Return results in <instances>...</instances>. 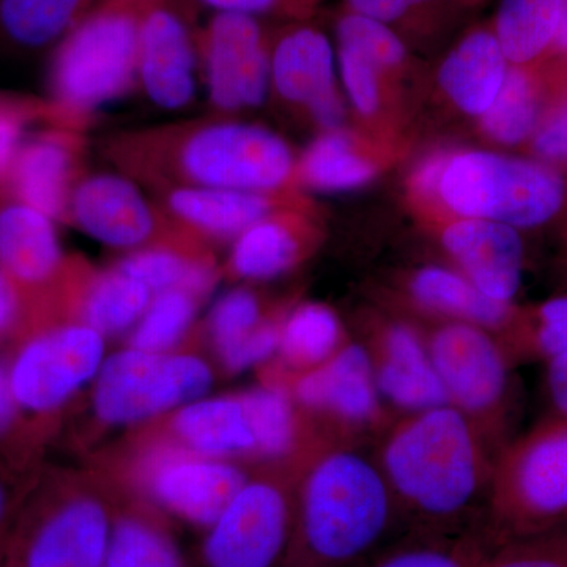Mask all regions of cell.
<instances>
[{"instance_id": "cell-23", "label": "cell", "mask_w": 567, "mask_h": 567, "mask_svg": "<svg viewBox=\"0 0 567 567\" xmlns=\"http://www.w3.org/2000/svg\"><path fill=\"white\" fill-rule=\"evenodd\" d=\"M178 445L203 456L233 461L257 457L256 436L244 394L204 395L175 410Z\"/></svg>"}, {"instance_id": "cell-32", "label": "cell", "mask_w": 567, "mask_h": 567, "mask_svg": "<svg viewBox=\"0 0 567 567\" xmlns=\"http://www.w3.org/2000/svg\"><path fill=\"white\" fill-rule=\"evenodd\" d=\"M104 567H186L169 528L144 509L115 514Z\"/></svg>"}, {"instance_id": "cell-20", "label": "cell", "mask_w": 567, "mask_h": 567, "mask_svg": "<svg viewBox=\"0 0 567 567\" xmlns=\"http://www.w3.org/2000/svg\"><path fill=\"white\" fill-rule=\"evenodd\" d=\"M440 238L458 271L481 292L513 305L524 275V244L517 229L486 219L457 218Z\"/></svg>"}, {"instance_id": "cell-17", "label": "cell", "mask_w": 567, "mask_h": 567, "mask_svg": "<svg viewBox=\"0 0 567 567\" xmlns=\"http://www.w3.org/2000/svg\"><path fill=\"white\" fill-rule=\"evenodd\" d=\"M289 391L297 405L339 429L342 440L354 442L358 435L383 427L385 413L371 358L358 342H346L330 360L298 374Z\"/></svg>"}, {"instance_id": "cell-15", "label": "cell", "mask_w": 567, "mask_h": 567, "mask_svg": "<svg viewBox=\"0 0 567 567\" xmlns=\"http://www.w3.org/2000/svg\"><path fill=\"white\" fill-rule=\"evenodd\" d=\"M70 226L93 240L132 252L155 244L175 229L141 185L121 173L85 174L71 196Z\"/></svg>"}, {"instance_id": "cell-50", "label": "cell", "mask_w": 567, "mask_h": 567, "mask_svg": "<svg viewBox=\"0 0 567 567\" xmlns=\"http://www.w3.org/2000/svg\"><path fill=\"white\" fill-rule=\"evenodd\" d=\"M551 51L557 54H567V0H563L561 21H559L557 39L554 41Z\"/></svg>"}, {"instance_id": "cell-7", "label": "cell", "mask_w": 567, "mask_h": 567, "mask_svg": "<svg viewBox=\"0 0 567 567\" xmlns=\"http://www.w3.org/2000/svg\"><path fill=\"white\" fill-rule=\"evenodd\" d=\"M447 404L456 406L498 453L516 406L513 361L491 331L445 322L424 336Z\"/></svg>"}, {"instance_id": "cell-40", "label": "cell", "mask_w": 567, "mask_h": 567, "mask_svg": "<svg viewBox=\"0 0 567 567\" xmlns=\"http://www.w3.org/2000/svg\"><path fill=\"white\" fill-rule=\"evenodd\" d=\"M483 567H567V524L499 544Z\"/></svg>"}, {"instance_id": "cell-36", "label": "cell", "mask_w": 567, "mask_h": 567, "mask_svg": "<svg viewBox=\"0 0 567 567\" xmlns=\"http://www.w3.org/2000/svg\"><path fill=\"white\" fill-rule=\"evenodd\" d=\"M259 297L248 289L224 293L208 316V333L227 371H240L244 354L267 322Z\"/></svg>"}, {"instance_id": "cell-1", "label": "cell", "mask_w": 567, "mask_h": 567, "mask_svg": "<svg viewBox=\"0 0 567 567\" xmlns=\"http://www.w3.org/2000/svg\"><path fill=\"white\" fill-rule=\"evenodd\" d=\"M495 456L476 425L445 404L405 413L374 457L409 533L457 535L480 527Z\"/></svg>"}, {"instance_id": "cell-37", "label": "cell", "mask_w": 567, "mask_h": 567, "mask_svg": "<svg viewBox=\"0 0 567 567\" xmlns=\"http://www.w3.org/2000/svg\"><path fill=\"white\" fill-rule=\"evenodd\" d=\"M507 357L517 361H546L567 352V297L551 298L529 311H516L498 336Z\"/></svg>"}, {"instance_id": "cell-18", "label": "cell", "mask_w": 567, "mask_h": 567, "mask_svg": "<svg viewBox=\"0 0 567 567\" xmlns=\"http://www.w3.org/2000/svg\"><path fill=\"white\" fill-rule=\"evenodd\" d=\"M270 89L324 132L341 130L344 103L336 85L334 51L319 29L290 25L271 39Z\"/></svg>"}, {"instance_id": "cell-43", "label": "cell", "mask_w": 567, "mask_h": 567, "mask_svg": "<svg viewBox=\"0 0 567 567\" xmlns=\"http://www.w3.org/2000/svg\"><path fill=\"white\" fill-rule=\"evenodd\" d=\"M533 151L544 162L567 163V103L537 125Z\"/></svg>"}, {"instance_id": "cell-47", "label": "cell", "mask_w": 567, "mask_h": 567, "mask_svg": "<svg viewBox=\"0 0 567 567\" xmlns=\"http://www.w3.org/2000/svg\"><path fill=\"white\" fill-rule=\"evenodd\" d=\"M28 492H31V488L21 483H13L7 470L0 465V535L17 520L21 507L28 499Z\"/></svg>"}, {"instance_id": "cell-52", "label": "cell", "mask_w": 567, "mask_h": 567, "mask_svg": "<svg viewBox=\"0 0 567 567\" xmlns=\"http://www.w3.org/2000/svg\"><path fill=\"white\" fill-rule=\"evenodd\" d=\"M3 567H20L18 563L14 561L13 555H11L10 546H9V555H7L6 563H3Z\"/></svg>"}, {"instance_id": "cell-4", "label": "cell", "mask_w": 567, "mask_h": 567, "mask_svg": "<svg viewBox=\"0 0 567 567\" xmlns=\"http://www.w3.org/2000/svg\"><path fill=\"white\" fill-rule=\"evenodd\" d=\"M567 524V417L551 415L499 447L481 532L492 548Z\"/></svg>"}, {"instance_id": "cell-42", "label": "cell", "mask_w": 567, "mask_h": 567, "mask_svg": "<svg viewBox=\"0 0 567 567\" xmlns=\"http://www.w3.org/2000/svg\"><path fill=\"white\" fill-rule=\"evenodd\" d=\"M41 298L33 297L0 268V342L21 339L41 323Z\"/></svg>"}, {"instance_id": "cell-44", "label": "cell", "mask_w": 567, "mask_h": 567, "mask_svg": "<svg viewBox=\"0 0 567 567\" xmlns=\"http://www.w3.org/2000/svg\"><path fill=\"white\" fill-rule=\"evenodd\" d=\"M215 11L226 13L249 14V17H264V14H284V17L303 18L311 10L315 0H196Z\"/></svg>"}, {"instance_id": "cell-39", "label": "cell", "mask_w": 567, "mask_h": 567, "mask_svg": "<svg viewBox=\"0 0 567 567\" xmlns=\"http://www.w3.org/2000/svg\"><path fill=\"white\" fill-rule=\"evenodd\" d=\"M336 35H338L339 47L360 52L382 73L404 65L406 59L404 41L383 22L350 11L339 18Z\"/></svg>"}, {"instance_id": "cell-24", "label": "cell", "mask_w": 567, "mask_h": 567, "mask_svg": "<svg viewBox=\"0 0 567 567\" xmlns=\"http://www.w3.org/2000/svg\"><path fill=\"white\" fill-rule=\"evenodd\" d=\"M203 245V240L175 224L173 233L155 244L126 252L115 267L144 284L153 295L185 290L200 300L218 279Z\"/></svg>"}, {"instance_id": "cell-21", "label": "cell", "mask_w": 567, "mask_h": 567, "mask_svg": "<svg viewBox=\"0 0 567 567\" xmlns=\"http://www.w3.org/2000/svg\"><path fill=\"white\" fill-rule=\"evenodd\" d=\"M155 203L171 221L199 240H235L265 216L289 207L286 193L227 188H169Z\"/></svg>"}, {"instance_id": "cell-3", "label": "cell", "mask_w": 567, "mask_h": 567, "mask_svg": "<svg viewBox=\"0 0 567 567\" xmlns=\"http://www.w3.org/2000/svg\"><path fill=\"white\" fill-rule=\"evenodd\" d=\"M402 525L374 456L354 442L323 443L298 476L292 547L284 567H361Z\"/></svg>"}, {"instance_id": "cell-25", "label": "cell", "mask_w": 567, "mask_h": 567, "mask_svg": "<svg viewBox=\"0 0 567 567\" xmlns=\"http://www.w3.org/2000/svg\"><path fill=\"white\" fill-rule=\"evenodd\" d=\"M312 238L305 218L289 207L279 208L235 238L230 274L246 281L278 278L303 259Z\"/></svg>"}, {"instance_id": "cell-2", "label": "cell", "mask_w": 567, "mask_h": 567, "mask_svg": "<svg viewBox=\"0 0 567 567\" xmlns=\"http://www.w3.org/2000/svg\"><path fill=\"white\" fill-rule=\"evenodd\" d=\"M103 153L118 173L153 193L227 188L286 193L297 159L279 134L226 117L164 123L107 137Z\"/></svg>"}, {"instance_id": "cell-13", "label": "cell", "mask_w": 567, "mask_h": 567, "mask_svg": "<svg viewBox=\"0 0 567 567\" xmlns=\"http://www.w3.org/2000/svg\"><path fill=\"white\" fill-rule=\"evenodd\" d=\"M193 2L145 0L142 11L137 84L164 110H182L196 95L200 25Z\"/></svg>"}, {"instance_id": "cell-34", "label": "cell", "mask_w": 567, "mask_h": 567, "mask_svg": "<svg viewBox=\"0 0 567 567\" xmlns=\"http://www.w3.org/2000/svg\"><path fill=\"white\" fill-rule=\"evenodd\" d=\"M241 394L251 416L257 457L271 462L292 458L300 450L301 427L289 388L265 383Z\"/></svg>"}, {"instance_id": "cell-48", "label": "cell", "mask_w": 567, "mask_h": 567, "mask_svg": "<svg viewBox=\"0 0 567 567\" xmlns=\"http://www.w3.org/2000/svg\"><path fill=\"white\" fill-rule=\"evenodd\" d=\"M451 153H434L416 167L412 186L417 196L429 197V199L439 197L440 182H442L443 171H445Z\"/></svg>"}, {"instance_id": "cell-6", "label": "cell", "mask_w": 567, "mask_h": 567, "mask_svg": "<svg viewBox=\"0 0 567 567\" xmlns=\"http://www.w3.org/2000/svg\"><path fill=\"white\" fill-rule=\"evenodd\" d=\"M565 196V181L546 164L481 151L451 153L439 188L440 199L457 218L517 230L550 221Z\"/></svg>"}, {"instance_id": "cell-27", "label": "cell", "mask_w": 567, "mask_h": 567, "mask_svg": "<svg viewBox=\"0 0 567 567\" xmlns=\"http://www.w3.org/2000/svg\"><path fill=\"white\" fill-rule=\"evenodd\" d=\"M409 295L413 303L443 317L446 322L476 324L496 338L505 333L517 311L514 305L488 298L461 271L435 265L420 268L412 275Z\"/></svg>"}, {"instance_id": "cell-16", "label": "cell", "mask_w": 567, "mask_h": 567, "mask_svg": "<svg viewBox=\"0 0 567 567\" xmlns=\"http://www.w3.org/2000/svg\"><path fill=\"white\" fill-rule=\"evenodd\" d=\"M234 461L193 453L181 445L152 454L144 468L145 488L171 516L207 529L248 481Z\"/></svg>"}, {"instance_id": "cell-46", "label": "cell", "mask_w": 567, "mask_h": 567, "mask_svg": "<svg viewBox=\"0 0 567 567\" xmlns=\"http://www.w3.org/2000/svg\"><path fill=\"white\" fill-rule=\"evenodd\" d=\"M22 423L24 415L11 390L9 361L0 358V446L20 432Z\"/></svg>"}, {"instance_id": "cell-38", "label": "cell", "mask_w": 567, "mask_h": 567, "mask_svg": "<svg viewBox=\"0 0 567 567\" xmlns=\"http://www.w3.org/2000/svg\"><path fill=\"white\" fill-rule=\"evenodd\" d=\"M199 298L185 290L155 293L140 322L130 331L128 347L144 352H175L188 334Z\"/></svg>"}, {"instance_id": "cell-30", "label": "cell", "mask_w": 567, "mask_h": 567, "mask_svg": "<svg viewBox=\"0 0 567 567\" xmlns=\"http://www.w3.org/2000/svg\"><path fill=\"white\" fill-rule=\"evenodd\" d=\"M377 175L374 162L358 151L349 134L334 130L317 137L297 162V183L317 192H352Z\"/></svg>"}, {"instance_id": "cell-10", "label": "cell", "mask_w": 567, "mask_h": 567, "mask_svg": "<svg viewBox=\"0 0 567 567\" xmlns=\"http://www.w3.org/2000/svg\"><path fill=\"white\" fill-rule=\"evenodd\" d=\"M106 338L80 320L58 319L18 342L9 360L11 390L22 415L48 416L95 382Z\"/></svg>"}, {"instance_id": "cell-11", "label": "cell", "mask_w": 567, "mask_h": 567, "mask_svg": "<svg viewBox=\"0 0 567 567\" xmlns=\"http://www.w3.org/2000/svg\"><path fill=\"white\" fill-rule=\"evenodd\" d=\"M295 477L278 473L248 477L205 529L204 567H284L297 514Z\"/></svg>"}, {"instance_id": "cell-8", "label": "cell", "mask_w": 567, "mask_h": 567, "mask_svg": "<svg viewBox=\"0 0 567 567\" xmlns=\"http://www.w3.org/2000/svg\"><path fill=\"white\" fill-rule=\"evenodd\" d=\"M29 494L10 533L20 567H104L114 509L95 492L52 486Z\"/></svg>"}, {"instance_id": "cell-51", "label": "cell", "mask_w": 567, "mask_h": 567, "mask_svg": "<svg viewBox=\"0 0 567 567\" xmlns=\"http://www.w3.org/2000/svg\"><path fill=\"white\" fill-rule=\"evenodd\" d=\"M11 527H13V525H11ZM11 527L0 535V567H3L7 555H9Z\"/></svg>"}, {"instance_id": "cell-41", "label": "cell", "mask_w": 567, "mask_h": 567, "mask_svg": "<svg viewBox=\"0 0 567 567\" xmlns=\"http://www.w3.org/2000/svg\"><path fill=\"white\" fill-rule=\"evenodd\" d=\"M338 62L342 84L354 110L364 117H371L379 111L382 103V87H380L382 71L360 52L346 47H339Z\"/></svg>"}, {"instance_id": "cell-9", "label": "cell", "mask_w": 567, "mask_h": 567, "mask_svg": "<svg viewBox=\"0 0 567 567\" xmlns=\"http://www.w3.org/2000/svg\"><path fill=\"white\" fill-rule=\"evenodd\" d=\"M213 380L210 365L196 354L126 347L104 360L93 382V412L104 424L141 423L204 398Z\"/></svg>"}, {"instance_id": "cell-14", "label": "cell", "mask_w": 567, "mask_h": 567, "mask_svg": "<svg viewBox=\"0 0 567 567\" xmlns=\"http://www.w3.org/2000/svg\"><path fill=\"white\" fill-rule=\"evenodd\" d=\"M87 136L76 126L39 125L22 142L0 197L69 224L71 196L84 177Z\"/></svg>"}, {"instance_id": "cell-22", "label": "cell", "mask_w": 567, "mask_h": 567, "mask_svg": "<svg viewBox=\"0 0 567 567\" xmlns=\"http://www.w3.org/2000/svg\"><path fill=\"white\" fill-rule=\"evenodd\" d=\"M58 224L29 205L0 197V268L33 297L50 293L69 260Z\"/></svg>"}, {"instance_id": "cell-12", "label": "cell", "mask_w": 567, "mask_h": 567, "mask_svg": "<svg viewBox=\"0 0 567 567\" xmlns=\"http://www.w3.org/2000/svg\"><path fill=\"white\" fill-rule=\"evenodd\" d=\"M199 76L216 112L252 110L270 91L271 37L259 18L215 11L199 28Z\"/></svg>"}, {"instance_id": "cell-29", "label": "cell", "mask_w": 567, "mask_h": 567, "mask_svg": "<svg viewBox=\"0 0 567 567\" xmlns=\"http://www.w3.org/2000/svg\"><path fill=\"white\" fill-rule=\"evenodd\" d=\"M561 10L563 0H502L494 33L511 65L527 66L551 50Z\"/></svg>"}, {"instance_id": "cell-33", "label": "cell", "mask_w": 567, "mask_h": 567, "mask_svg": "<svg viewBox=\"0 0 567 567\" xmlns=\"http://www.w3.org/2000/svg\"><path fill=\"white\" fill-rule=\"evenodd\" d=\"M491 550L481 527L457 535L409 533L361 567H483Z\"/></svg>"}, {"instance_id": "cell-49", "label": "cell", "mask_w": 567, "mask_h": 567, "mask_svg": "<svg viewBox=\"0 0 567 567\" xmlns=\"http://www.w3.org/2000/svg\"><path fill=\"white\" fill-rule=\"evenodd\" d=\"M547 365V391L554 415L567 417V352L544 361Z\"/></svg>"}, {"instance_id": "cell-28", "label": "cell", "mask_w": 567, "mask_h": 567, "mask_svg": "<svg viewBox=\"0 0 567 567\" xmlns=\"http://www.w3.org/2000/svg\"><path fill=\"white\" fill-rule=\"evenodd\" d=\"M95 0H0V40L14 50L55 47Z\"/></svg>"}, {"instance_id": "cell-26", "label": "cell", "mask_w": 567, "mask_h": 567, "mask_svg": "<svg viewBox=\"0 0 567 567\" xmlns=\"http://www.w3.org/2000/svg\"><path fill=\"white\" fill-rule=\"evenodd\" d=\"M509 70L495 33L477 29L464 37L439 70V84L458 111L481 117L494 103Z\"/></svg>"}, {"instance_id": "cell-5", "label": "cell", "mask_w": 567, "mask_h": 567, "mask_svg": "<svg viewBox=\"0 0 567 567\" xmlns=\"http://www.w3.org/2000/svg\"><path fill=\"white\" fill-rule=\"evenodd\" d=\"M145 0H95L52 52L51 102L89 122L92 112L137 84Z\"/></svg>"}, {"instance_id": "cell-35", "label": "cell", "mask_w": 567, "mask_h": 567, "mask_svg": "<svg viewBox=\"0 0 567 567\" xmlns=\"http://www.w3.org/2000/svg\"><path fill=\"white\" fill-rule=\"evenodd\" d=\"M539 122L535 76L525 66L511 65L494 103L481 115V130L496 144L517 145L535 134Z\"/></svg>"}, {"instance_id": "cell-45", "label": "cell", "mask_w": 567, "mask_h": 567, "mask_svg": "<svg viewBox=\"0 0 567 567\" xmlns=\"http://www.w3.org/2000/svg\"><path fill=\"white\" fill-rule=\"evenodd\" d=\"M352 13L390 25L404 20L416 10L425 9L436 0H346Z\"/></svg>"}, {"instance_id": "cell-19", "label": "cell", "mask_w": 567, "mask_h": 567, "mask_svg": "<svg viewBox=\"0 0 567 567\" xmlns=\"http://www.w3.org/2000/svg\"><path fill=\"white\" fill-rule=\"evenodd\" d=\"M382 401L405 413L447 404L424 334L410 323L377 324L363 344Z\"/></svg>"}, {"instance_id": "cell-31", "label": "cell", "mask_w": 567, "mask_h": 567, "mask_svg": "<svg viewBox=\"0 0 567 567\" xmlns=\"http://www.w3.org/2000/svg\"><path fill=\"white\" fill-rule=\"evenodd\" d=\"M346 342L344 328L333 309L303 303L281 320L278 354L287 368L303 374L330 360Z\"/></svg>"}]
</instances>
